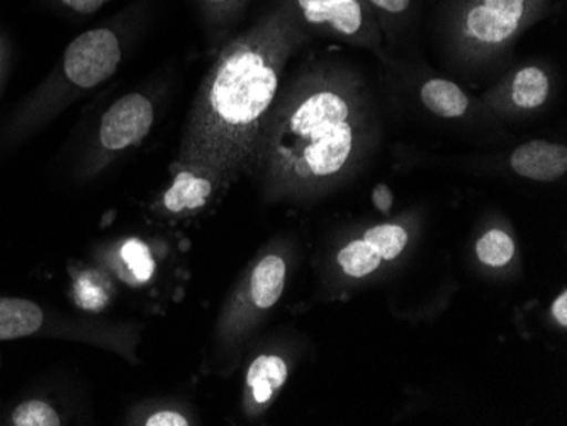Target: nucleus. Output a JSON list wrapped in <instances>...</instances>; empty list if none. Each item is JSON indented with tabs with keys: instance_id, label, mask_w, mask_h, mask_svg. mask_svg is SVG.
Segmentation results:
<instances>
[{
	"instance_id": "f257e3e1",
	"label": "nucleus",
	"mask_w": 567,
	"mask_h": 426,
	"mask_svg": "<svg viewBox=\"0 0 567 426\" xmlns=\"http://www.w3.org/2000/svg\"><path fill=\"white\" fill-rule=\"evenodd\" d=\"M308 40L292 9L279 0L228 41L200 85L178 162L209 168L225 184L251 170L284 70Z\"/></svg>"
},
{
	"instance_id": "f03ea898",
	"label": "nucleus",
	"mask_w": 567,
	"mask_h": 426,
	"mask_svg": "<svg viewBox=\"0 0 567 426\" xmlns=\"http://www.w3.org/2000/svg\"><path fill=\"white\" fill-rule=\"evenodd\" d=\"M272 111L254 164L272 189L301 193L334 183L371 142L364 87L343 70H309Z\"/></svg>"
},
{
	"instance_id": "7ed1b4c3",
	"label": "nucleus",
	"mask_w": 567,
	"mask_h": 426,
	"mask_svg": "<svg viewBox=\"0 0 567 426\" xmlns=\"http://www.w3.org/2000/svg\"><path fill=\"white\" fill-rule=\"evenodd\" d=\"M553 0H449L442 28L464 59L489 60L517 43L522 33L549 14Z\"/></svg>"
},
{
	"instance_id": "20e7f679",
	"label": "nucleus",
	"mask_w": 567,
	"mask_h": 426,
	"mask_svg": "<svg viewBox=\"0 0 567 426\" xmlns=\"http://www.w3.org/2000/svg\"><path fill=\"white\" fill-rule=\"evenodd\" d=\"M308 33L339 38L379 52L382 31L368 0H282Z\"/></svg>"
},
{
	"instance_id": "39448f33",
	"label": "nucleus",
	"mask_w": 567,
	"mask_h": 426,
	"mask_svg": "<svg viewBox=\"0 0 567 426\" xmlns=\"http://www.w3.org/2000/svg\"><path fill=\"white\" fill-rule=\"evenodd\" d=\"M123 60V40L114 28L85 31L66 46L62 73L79 91H91L113 77Z\"/></svg>"
},
{
	"instance_id": "423d86ee",
	"label": "nucleus",
	"mask_w": 567,
	"mask_h": 426,
	"mask_svg": "<svg viewBox=\"0 0 567 426\" xmlns=\"http://www.w3.org/2000/svg\"><path fill=\"white\" fill-rule=\"evenodd\" d=\"M155 121V107L140 92L123 95L104 113L99 126L97 143L101 157L120 154L138 146L148 136Z\"/></svg>"
},
{
	"instance_id": "0eeeda50",
	"label": "nucleus",
	"mask_w": 567,
	"mask_h": 426,
	"mask_svg": "<svg viewBox=\"0 0 567 426\" xmlns=\"http://www.w3.org/2000/svg\"><path fill=\"white\" fill-rule=\"evenodd\" d=\"M406 245L408 231L403 227L379 225L369 228L360 240L343 247L339 253V263L349 278H368L382 262L400 257Z\"/></svg>"
},
{
	"instance_id": "6e6552de",
	"label": "nucleus",
	"mask_w": 567,
	"mask_h": 426,
	"mask_svg": "<svg viewBox=\"0 0 567 426\" xmlns=\"http://www.w3.org/2000/svg\"><path fill=\"white\" fill-rule=\"evenodd\" d=\"M550 92L553 81L549 72L543 66L527 65L513 72L508 81L493 92L489 104L496 111L532 113L546 106Z\"/></svg>"
},
{
	"instance_id": "1a4fd4ad",
	"label": "nucleus",
	"mask_w": 567,
	"mask_h": 426,
	"mask_svg": "<svg viewBox=\"0 0 567 426\" xmlns=\"http://www.w3.org/2000/svg\"><path fill=\"white\" fill-rule=\"evenodd\" d=\"M175 165L178 167L177 172L162 199L164 208L175 215L203 208L212 199L216 187L225 184L221 177L209 168L183 164L178 160Z\"/></svg>"
},
{
	"instance_id": "9d476101",
	"label": "nucleus",
	"mask_w": 567,
	"mask_h": 426,
	"mask_svg": "<svg viewBox=\"0 0 567 426\" xmlns=\"http://www.w3.org/2000/svg\"><path fill=\"white\" fill-rule=\"evenodd\" d=\"M509 167L524 179L554 183L567 172V148L563 143L532 139L509 155Z\"/></svg>"
},
{
	"instance_id": "9b49d317",
	"label": "nucleus",
	"mask_w": 567,
	"mask_h": 426,
	"mask_svg": "<svg viewBox=\"0 0 567 426\" xmlns=\"http://www.w3.org/2000/svg\"><path fill=\"white\" fill-rule=\"evenodd\" d=\"M423 106L442 120H461L471 110V98L449 79L433 77L420 87Z\"/></svg>"
},
{
	"instance_id": "f8f14e48",
	"label": "nucleus",
	"mask_w": 567,
	"mask_h": 426,
	"mask_svg": "<svg viewBox=\"0 0 567 426\" xmlns=\"http://www.w3.org/2000/svg\"><path fill=\"white\" fill-rule=\"evenodd\" d=\"M288 364L279 355H260L248 368L247 384L255 405H269L277 391L288 381Z\"/></svg>"
},
{
	"instance_id": "ddd939ff",
	"label": "nucleus",
	"mask_w": 567,
	"mask_h": 426,
	"mask_svg": "<svg viewBox=\"0 0 567 426\" xmlns=\"http://www.w3.org/2000/svg\"><path fill=\"white\" fill-rule=\"evenodd\" d=\"M43 311L28 299L0 298V340H16L37 333Z\"/></svg>"
},
{
	"instance_id": "4468645a",
	"label": "nucleus",
	"mask_w": 567,
	"mask_h": 426,
	"mask_svg": "<svg viewBox=\"0 0 567 426\" xmlns=\"http://www.w3.org/2000/svg\"><path fill=\"white\" fill-rule=\"evenodd\" d=\"M286 262L280 257L269 256L255 267L250 278L251 303L259 310L276 306L286 285Z\"/></svg>"
},
{
	"instance_id": "2eb2a0df",
	"label": "nucleus",
	"mask_w": 567,
	"mask_h": 426,
	"mask_svg": "<svg viewBox=\"0 0 567 426\" xmlns=\"http://www.w3.org/2000/svg\"><path fill=\"white\" fill-rule=\"evenodd\" d=\"M369 8L378 21L382 33L391 34L400 30L415 14V0H368Z\"/></svg>"
},
{
	"instance_id": "dca6fc26",
	"label": "nucleus",
	"mask_w": 567,
	"mask_h": 426,
	"mask_svg": "<svg viewBox=\"0 0 567 426\" xmlns=\"http://www.w3.org/2000/svg\"><path fill=\"white\" fill-rule=\"evenodd\" d=\"M515 241L505 231L492 230L484 233L476 245L477 259L489 267H503L515 257Z\"/></svg>"
},
{
	"instance_id": "f3484780",
	"label": "nucleus",
	"mask_w": 567,
	"mask_h": 426,
	"mask_svg": "<svg viewBox=\"0 0 567 426\" xmlns=\"http://www.w3.org/2000/svg\"><path fill=\"white\" fill-rule=\"evenodd\" d=\"M121 257L136 281L146 282L152 279L155 263H153L152 253L145 243L140 240L126 241L121 250Z\"/></svg>"
},
{
	"instance_id": "a211bd4d",
	"label": "nucleus",
	"mask_w": 567,
	"mask_h": 426,
	"mask_svg": "<svg viewBox=\"0 0 567 426\" xmlns=\"http://www.w3.org/2000/svg\"><path fill=\"white\" fill-rule=\"evenodd\" d=\"M16 426H59L60 416L44 401H25L14 409Z\"/></svg>"
},
{
	"instance_id": "6ab92c4d",
	"label": "nucleus",
	"mask_w": 567,
	"mask_h": 426,
	"mask_svg": "<svg viewBox=\"0 0 567 426\" xmlns=\"http://www.w3.org/2000/svg\"><path fill=\"white\" fill-rule=\"evenodd\" d=\"M200 14L215 27L235 21L250 4V0H196Z\"/></svg>"
},
{
	"instance_id": "aec40b11",
	"label": "nucleus",
	"mask_w": 567,
	"mask_h": 426,
	"mask_svg": "<svg viewBox=\"0 0 567 426\" xmlns=\"http://www.w3.org/2000/svg\"><path fill=\"white\" fill-rule=\"evenodd\" d=\"M76 301L85 310H101L106 304V294L92 279H81L76 284Z\"/></svg>"
},
{
	"instance_id": "412c9836",
	"label": "nucleus",
	"mask_w": 567,
	"mask_h": 426,
	"mask_svg": "<svg viewBox=\"0 0 567 426\" xmlns=\"http://www.w3.org/2000/svg\"><path fill=\"white\" fill-rule=\"evenodd\" d=\"M111 0H55V4L70 14L91 15L101 11Z\"/></svg>"
},
{
	"instance_id": "4be33fe9",
	"label": "nucleus",
	"mask_w": 567,
	"mask_h": 426,
	"mask_svg": "<svg viewBox=\"0 0 567 426\" xmlns=\"http://www.w3.org/2000/svg\"><path fill=\"white\" fill-rule=\"evenodd\" d=\"M145 425L148 426H187L189 425V419L186 416L181 415L178 412H158L155 415L150 416L146 419Z\"/></svg>"
},
{
	"instance_id": "5701e85b",
	"label": "nucleus",
	"mask_w": 567,
	"mask_h": 426,
	"mask_svg": "<svg viewBox=\"0 0 567 426\" xmlns=\"http://www.w3.org/2000/svg\"><path fill=\"white\" fill-rule=\"evenodd\" d=\"M372 202H374L378 211L384 212V215L385 212H390L394 202L393 190L385 186V184H378V186L374 187V193H372Z\"/></svg>"
},
{
	"instance_id": "b1692460",
	"label": "nucleus",
	"mask_w": 567,
	"mask_h": 426,
	"mask_svg": "<svg viewBox=\"0 0 567 426\" xmlns=\"http://www.w3.org/2000/svg\"><path fill=\"white\" fill-rule=\"evenodd\" d=\"M553 316H554V320H556L557 323H559L560 326H563V329H566V326H567V292L566 291L560 292L559 298H556V301H554Z\"/></svg>"
},
{
	"instance_id": "393cba45",
	"label": "nucleus",
	"mask_w": 567,
	"mask_h": 426,
	"mask_svg": "<svg viewBox=\"0 0 567 426\" xmlns=\"http://www.w3.org/2000/svg\"><path fill=\"white\" fill-rule=\"evenodd\" d=\"M2 59H4V55H2V44H0V66H2Z\"/></svg>"
}]
</instances>
